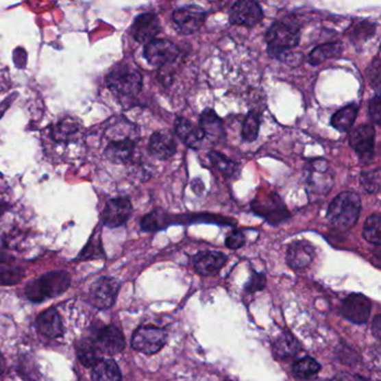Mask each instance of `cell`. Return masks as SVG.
<instances>
[{"label": "cell", "mask_w": 381, "mask_h": 381, "mask_svg": "<svg viewBox=\"0 0 381 381\" xmlns=\"http://www.w3.org/2000/svg\"><path fill=\"white\" fill-rule=\"evenodd\" d=\"M299 38L301 25L294 16L276 21L265 35L269 56L282 61L291 49L299 45Z\"/></svg>", "instance_id": "cell-1"}, {"label": "cell", "mask_w": 381, "mask_h": 381, "mask_svg": "<svg viewBox=\"0 0 381 381\" xmlns=\"http://www.w3.org/2000/svg\"><path fill=\"white\" fill-rule=\"evenodd\" d=\"M361 212L359 195L343 191L334 198L328 208L327 219L338 230H349L357 224Z\"/></svg>", "instance_id": "cell-2"}, {"label": "cell", "mask_w": 381, "mask_h": 381, "mask_svg": "<svg viewBox=\"0 0 381 381\" xmlns=\"http://www.w3.org/2000/svg\"><path fill=\"white\" fill-rule=\"evenodd\" d=\"M71 276L64 271L49 272L37 280H33L26 285L25 293L33 302H42L44 299H52L63 294L70 288Z\"/></svg>", "instance_id": "cell-3"}, {"label": "cell", "mask_w": 381, "mask_h": 381, "mask_svg": "<svg viewBox=\"0 0 381 381\" xmlns=\"http://www.w3.org/2000/svg\"><path fill=\"white\" fill-rule=\"evenodd\" d=\"M110 90L118 97H134L143 88V75L136 67L127 63H119L106 76Z\"/></svg>", "instance_id": "cell-4"}, {"label": "cell", "mask_w": 381, "mask_h": 381, "mask_svg": "<svg viewBox=\"0 0 381 381\" xmlns=\"http://www.w3.org/2000/svg\"><path fill=\"white\" fill-rule=\"evenodd\" d=\"M168 340L166 330L153 325H143L134 331L131 345L141 354H156L164 348Z\"/></svg>", "instance_id": "cell-5"}, {"label": "cell", "mask_w": 381, "mask_h": 381, "mask_svg": "<svg viewBox=\"0 0 381 381\" xmlns=\"http://www.w3.org/2000/svg\"><path fill=\"white\" fill-rule=\"evenodd\" d=\"M375 127L369 124L359 125L351 131L350 145L362 164H371L375 158Z\"/></svg>", "instance_id": "cell-6"}, {"label": "cell", "mask_w": 381, "mask_h": 381, "mask_svg": "<svg viewBox=\"0 0 381 381\" xmlns=\"http://www.w3.org/2000/svg\"><path fill=\"white\" fill-rule=\"evenodd\" d=\"M179 54L178 46L173 42L157 38L148 42L143 49V56L147 62L156 67H166L169 64L175 63Z\"/></svg>", "instance_id": "cell-7"}, {"label": "cell", "mask_w": 381, "mask_h": 381, "mask_svg": "<svg viewBox=\"0 0 381 381\" xmlns=\"http://www.w3.org/2000/svg\"><path fill=\"white\" fill-rule=\"evenodd\" d=\"M251 208L255 214L265 218L271 225H278L290 218V212L276 194H269L267 197L255 199L251 203Z\"/></svg>", "instance_id": "cell-8"}, {"label": "cell", "mask_w": 381, "mask_h": 381, "mask_svg": "<svg viewBox=\"0 0 381 381\" xmlns=\"http://www.w3.org/2000/svg\"><path fill=\"white\" fill-rule=\"evenodd\" d=\"M230 23L236 26L254 27L263 19V10L260 3L251 0H239L230 7Z\"/></svg>", "instance_id": "cell-9"}, {"label": "cell", "mask_w": 381, "mask_h": 381, "mask_svg": "<svg viewBox=\"0 0 381 381\" xmlns=\"http://www.w3.org/2000/svg\"><path fill=\"white\" fill-rule=\"evenodd\" d=\"M120 290V282L112 278H101L94 282L90 290V301L97 309H110L115 303Z\"/></svg>", "instance_id": "cell-10"}, {"label": "cell", "mask_w": 381, "mask_h": 381, "mask_svg": "<svg viewBox=\"0 0 381 381\" xmlns=\"http://www.w3.org/2000/svg\"><path fill=\"white\" fill-rule=\"evenodd\" d=\"M206 19V14L199 6H186L175 10L173 14V21L175 29L182 35H191L199 31Z\"/></svg>", "instance_id": "cell-11"}, {"label": "cell", "mask_w": 381, "mask_h": 381, "mask_svg": "<svg viewBox=\"0 0 381 381\" xmlns=\"http://www.w3.org/2000/svg\"><path fill=\"white\" fill-rule=\"evenodd\" d=\"M132 212H134L132 204L127 198L125 197L113 198L106 204V207L101 215V221L104 226L116 228L129 221Z\"/></svg>", "instance_id": "cell-12"}, {"label": "cell", "mask_w": 381, "mask_h": 381, "mask_svg": "<svg viewBox=\"0 0 381 381\" xmlns=\"http://www.w3.org/2000/svg\"><path fill=\"white\" fill-rule=\"evenodd\" d=\"M371 301L360 293L350 294L342 303L341 315L351 323L365 324L371 315Z\"/></svg>", "instance_id": "cell-13"}, {"label": "cell", "mask_w": 381, "mask_h": 381, "mask_svg": "<svg viewBox=\"0 0 381 381\" xmlns=\"http://www.w3.org/2000/svg\"><path fill=\"white\" fill-rule=\"evenodd\" d=\"M160 21L156 14L145 12L134 19L131 27V33L134 40L140 44H148L156 40V36L160 33Z\"/></svg>", "instance_id": "cell-14"}, {"label": "cell", "mask_w": 381, "mask_h": 381, "mask_svg": "<svg viewBox=\"0 0 381 381\" xmlns=\"http://www.w3.org/2000/svg\"><path fill=\"white\" fill-rule=\"evenodd\" d=\"M226 255L221 251H198L193 258V264L197 273L200 275H216L225 264H226Z\"/></svg>", "instance_id": "cell-15"}, {"label": "cell", "mask_w": 381, "mask_h": 381, "mask_svg": "<svg viewBox=\"0 0 381 381\" xmlns=\"http://www.w3.org/2000/svg\"><path fill=\"white\" fill-rule=\"evenodd\" d=\"M315 256V248L308 241H295L290 244L286 251V263L293 269H303L310 267Z\"/></svg>", "instance_id": "cell-16"}, {"label": "cell", "mask_w": 381, "mask_h": 381, "mask_svg": "<svg viewBox=\"0 0 381 381\" xmlns=\"http://www.w3.org/2000/svg\"><path fill=\"white\" fill-rule=\"evenodd\" d=\"M148 150L152 157L159 160H168L177 151L175 136L168 130L157 131L150 136Z\"/></svg>", "instance_id": "cell-17"}, {"label": "cell", "mask_w": 381, "mask_h": 381, "mask_svg": "<svg viewBox=\"0 0 381 381\" xmlns=\"http://www.w3.org/2000/svg\"><path fill=\"white\" fill-rule=\"evenodd\" d=\"M97 345L102 354L114 356L124 350L125 339L121 330L114 325H109L101 330L97 336Z\"/></svg>", "instance_id": "cell-18"}, {"label": "cell", "mask_w": 381, "mask_h": 381, "mask_svg": "<svg viewBox=\"0 0 381 381\" xmlns=\"http://www.w3.org/2000/svg\"><path fill=\"white\" fill-rule=\"evenodd\" d=\"M175 130L179 139L194 150L201 148L204 141L206 139L199 127H197L193 122L182 116H179L175 120Z\"/></svg>", "instance_id": "cell-19"}, {"label": "cell", "mask_w": 381, "mask_h": 381, "mask_svg": "<svg viewBox=\"0 0 381 381\" xmlns=\"http://www.w3.org/2000/svg\"><path fill=\"white\" fill-rule=\"evenodd\" d=\"M36 322L37 329L42 336L51 338V339L63 336L64 325L61 315H58V312L54 308L42 312L37 317Z\"/></svg>", "instance_id": "cell-20"}, {"label": "cell", "mask_w": 381, "mask_h": 381, "mask_svg": "<svg viewBox=\"0 0 381 381\" xmlns=\"http://www.w3.org/2000/svg\"><path fill=\"white\" fill-rule=\"evenodd\" d=\"M199 127L205 138L212 140L214 143H219L225 138L224 123L214 110L206 109L201 113Z\"/></svg>", "instance_id": "cell-21"}, {"label": "cell", "mask_w": 381, "mask_h": 381, "mask_svg": "<svg viewBox=\"0 0 381 381\" xmlns=\"http://www.w3.org/2000/svg\"><path fill=\"white\" fill-rule=\"evenodd\" d=\"M136 140L124 139L110 141L106 148V157L114 164H127L134 157Z\"/></svg>", "instance_id": "cell-22"}, {"label": "cell", "mask_w": 381, "mask_h": 381, "mask_svg": "<svg viewBox=\"0 0 381 381\" xmlns=\"http://www.w3.org/2000/svg\"><path fill=\"white\" fill-rule=\"evenodd\" d=\"M299 349L301 347L299 341L290 332L282 333L281 336H278L275 341L273 342V356L278 360H285L297 356Z\"/></svg>", "instance_id": "cell-23"}, {"label": "cell", "mask_w": 381, "mask_h": 381, "mask_svg": "<svg viewBox=\"0 0 381 381\" xmlns=\"http://www.w3.org/2000/svg\"><path fill=\"white\" fill-rule=\"evenodd\" d=\"M76 354L79 357V362L86 368H93L97 366V363L101 360H103L102 358V351L97 347V342L92 340H82L76 345Z\"/></svg>", "instance_id": "cell-24"}, {"label": "cell", "mask_w": 381, "mask_h": 381, "mask_svg": "<svg viewBox=\"0 0 381 381\" xmlns=\"http://www.w3.org/2000/svg\"><path fill=\"white\" fill-rule=\"evenodd\" d=\"M359 112V106L356 103L343 106L336 111L331 118V125L340 132H348L354 125Z\"/></svg>", "instance_id": "cell-25"}, {"label": "cell", "mask_w": 381, "mask_h": 381, "mask_svg": "<svg viewBox=\"0 0 381 381\" xmlns=\"http://www.w3.org/2000/svg\"><path fill=\"white\" fill-rule=\"evenodd\" d=\"M92 381H122L121 371L112 359H103L93 367Z\"/></svg>", "instance_id": "cell-26"}, {"label": "cell", "mask_w": 381, "mask_h": 381, "mask_svg": "<svg viewBox=\"0 0 381 381\" xmlns=\"http://www.w3.org/2000/svg\"><path fill=\"white\" fill-rule=\"evenodd\" d=\"M342 52H343V47H342L341 42H328V44L315 47L310 53L309 62L313 66H317L331 58H339Z\"/></svg>", "instance_id": "cell-27"}, {"label": "cell", "mask_w": 381, "mask_h": 381, "mask_svg": "<svg viewBox=\"0 0 381 381\" xmlns=\"http://www.w3.org/2000/svg\"><path fill=\"white\" fill-rule=\"evenodd\" d=\"M376 32V25L368 21H360L354 26H351L348 31L349 38L356 46L362 45L367 40L373 37Z\"/></svg>", "instance_id": "cell-28"}, {"label": "cell", "mask_w": 381, "mask_h": 381, "mask_svg": "<svg viewBox=\"0 0 381 381\" xmlns=\"http://www.w3.org/2000/svg\"><path fill=\"white\" fill-rule=\"evenodd\" d=\"M321 370V365L315 358L304 357L294 362L292 366L293 375L299 379H309L318 375Z\"/></svg>", "instance_id": "cell-29"}, {"label": "cell", "mask_w": 381, "mask_h": 381, "mask_svg": "<svg viewBox=\"0 0 381 381\" xmlns=\"http://www.w3.org/2000/svg\"><path fill=\"white\" fill-rule=\"evenodd\" d=\"M209 158H210L212 166L217 168L226 177L234 178V177H236L238 175V164L234 162L233 160H230L228 158L225 157L224 155H221V153L217 151H210L209 152Z\"/></svg>", "instance_id": "cell-30"}, {"label": "cell", "mask_w": 381, "mask_h": 381, "mask_svg": "<svg viewBox=\"0 0 381 381\" xmlns=\"http://www.w3.org/2000/svg\"><path fill=\"white\" fill-rule=\"evenodd\" d=\"M260 114L256 111H249L243 123L242 138L245 143H254L260 131Z\"/></svg>", "instance_id": "cell-31"}, {"label": "cell", "mask_w": 381, "mask_h": 381, "mask_svg": "<svg viewBox=\"0 0 381 381\" xmlns=\"http://www.w3.org/2000/svg\"><path fill=\"white\" fill-rule=\"evenodd\" d=\"M381 218L378 214L367 218L362 230V237L367 242L379 246L381 243Z\"/></svg>", "instance_id": "cell-32"}, {"label": "cell", "mask_w": 381, "mask_h": 381, "mask_svg": "<svg viewBox=\"0 0 381 381\" xmlns=\"http://www.w3.org/2000/svg\"><path fill=\"white\" fill-rule=\"evenodd\" d=\"M168 226V216L160 209L145 215L141 221V228L145 232H156Z\"/></svg>", "instance_id": "cell-33"}, {"label": "cell", "mask_w": 381, "mask_h": 381, "mask_svg": "<svg viewBox=\"0 0 381 381\" xmlns=\"http://www.w3.org/2000/svg\"><path fill=\"white\" fill-rule=\"evenodd\" d=\"M79 127H81L79 122L75 121L73 119H65L55 127L53 134L56 140L67 141V140L72 139L73 136L79 132Z\"/></svg>", "instance_id": "cell-34"}, {"label": "cell", "mask_w": 381, "mask_h": 381, "mask_svg": "<svg viewBox=\"0 0 381 381\" xmlns=\"http://www.w3.org/2000/svg\"><path fill=\"white\" fill-rule=\"evenodd\" d=\"M380 169L377 168L361 173L360 184L369 194H377L380 189Z\"/></svg>", "instance_id": "cell-35"}, {"label": "cell", "mask_w": 381, "mask_h": 381, "mask_svg": "<svg viewBox=\"0 0 381 381\" xmlns=\"http://www.w3.org/2000/svg\"><path fill=\"white\" fill-rule=\"evenodd\" d=\"M24 278V271L14 267H0V285L17 284Z\"/></svg>", "instance_id": "cell-36"}, {"label": "cell", "mask_w": 381, "mask_h": 381, "mask_svg": "<svg viewBox=\"0 0 381 381\" xmlns=\"http://www.w3.org/2000/svg\"><path fill=\"white\" fill-rule=\"evenodd\" d=\"M103 255V249L101 245L100 237H92L88 245L85 246L84 251L79 255L81 260H90V258H99Z\"/></svg>", "instance_id": "cell-37"}, {"label": "cell", "mask_w": 381, "mask_h": 381, "mask_svg": "<svg viewBox=\"0 0 381 381\" xmlns=\"http://www.w3.org/2000/svg\"><path fill=\"white\" fill-rule=\"evenodd\" d=\"M265 285H267V278L263 273L253 272L251 278L246 284L245 291L248 293H255L258 291L264 290Z\"/></svg>", "instance_id": "cell-38"}, {"label": "cell", "mask_w": 381, "mask_h": 381, "mask_svg": "<svg viewBox=\"0 0 381 381\" xmlns=\"http://www.w3.org/2000/svg\"><path fill=\"white\" fill-rule=\"evenodd\" d=\"M367 74H368L372 86H376L377 91H379L378 88L380 86V60H379V55H377L375 60L370 64Z\"/></svg>", "instance_id": "cell-39"}, {"label": "cell", "mask_w": 381, "mask_h": 381, "mask_svg": "<svg viewBox=\"0 0 381 381\" xmlns=\"http://www.w3.org/2000/svg\"><path fill=\"white\" fill-rule=\"evenodd\" d=\"M245 235L239 230H233L225 241L227 247L230 248V249H238V248L245 245Z\"/></svg>", "instance_id": "cell-40"}, {"label": "cell", "mask_w": 381, "mask_h": 381, "mask_svg": "<svg viewBox=\"0 0 381 381\" xmlns=\"http://www.w3.org/2000/svg\"><path fill=\"white\" fill-rule=\"evenodd\" d=\"M369 114L376 125H380L381 122V99L379 92H377L373 99L370 101Z\"/></svg>", "instance_id": "cell-41"}, {"label": "cell", "mask_w": 381, "mask_h": 381, "mask_svg": "<svg viewBox=\"0 0 381 381\" xmlns=\"http://www.w3.org/2000/svg\"><path fill=\"white\" fill-rule=\"evenodd\" d=\"M14 62L19 69H24L27 62V54L23 49H16L14 52Z\"/></svg>", "instance_id": "cell-42"}, {"label": "cell", "mask_w": 381, "mask_h": 381, "mask_svg": "<svg viewBox=\"0 0 381 381\" xmlns=\"http://www.w3.org/2000/svg\"><path fill=\"white\" fill-rule=\"evenodd\" d=\"M372 333L373 336L377 338V339H380L381 336V318L380 315H376V318L373 319V322H372Z\"/></svg>", "instance_id": "cell-43"}, {"label": "cell", "mask_w": 381, "mask_h": 381, "mask_svg": "<svg viewBox=\"0 0 381 381\" xmlns=\"http://www.w3.org/2000/svg\"><path fill=\"white\" fill-rule=\"evenodd\" d=\"M5 367H6L5 358L3 357V354H0V376L3 375V371H5Z\"/></svg>", "instance_id": "cell-44"}, {"label": "cell", "mask_w": 381, "mask_h": 381, "mask_svg": "<svg viewBox=\"0 0 381 381\" xmlns=\"http://www.w3.org/2000/svg\"><path fill=\"white\" fill-rule=\"evenodd\" d=\"M7 208H8V205H7L3 200L0 199V215H1Z\"/></svg>", "instance_id": "cell-45"}]
</instances>
